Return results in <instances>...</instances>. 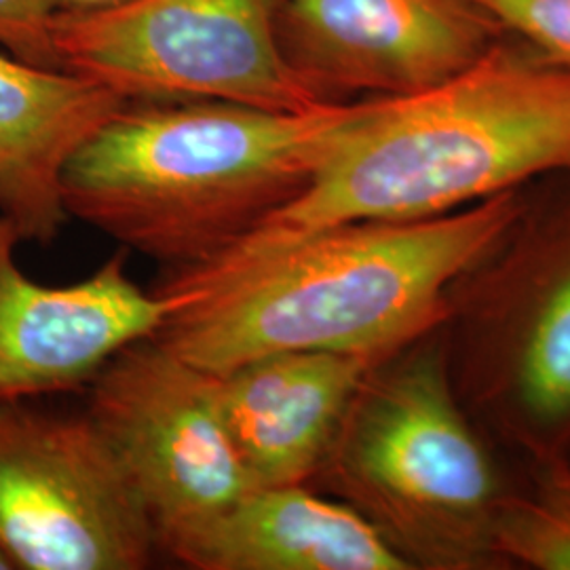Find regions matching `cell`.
<instances>
[{"instance_id": "17", "label": "cell", "mask_w": 570, "mask_h": 570, "mask_svg": "<svg viewBox=\"0 0 570 570\" xmlns=\"http://www.w3.org/2000/svg\"><path fill=\"white\" fill-rule=\"evenodd\" d=\"M129 0H60L61 11H70V13H87V11H106V9H115L121 7Z\"/></svg>"}, {"instance_id": "5", "label": "cell", "mask_w": 570, "mask_h": 570, "mask_svg": "<svg viewBox=\"0 0 570 570\" xmlns=\"http://www.w3.org/2000/svg\"><path fill=\"white\" fill-rule=\"evenodd\" d=\"M450 379L529 465L570 459V171L529 186L510 228L450 285Z\"/></svg>"}, {"instance_id": "10", "label": "cell", "mask_w": 570, "mask_h": 570, "mask_svg": "<svg viewBox=\"0 0 570 570\" xmlns=\"http://www.w3.org/2000/svg\"><path fill=\"white\" fill-rule=\"evenodd\" d=\"M21 237L0 209V407L89 387L122 346L155 336L174 296L144 292L115 254L70 285L30 279L16 249Z\"/></svg>"}, {"instance_id": "2", "label": "cell", "mask_w": 570, "mask_h": 570, "mask_svg": "<svg viewBox=\"0 0 570 570\" xmlns=\"http://www.w3.org/2000/svg\"><path fill=\"white\" fill-rule=\"evenodd\" d=\"M564 171L570 66L510 35L449 81L351 104L305 190L239 244L442 216Z\"/></svg>"}, {"instance_id": "16", "label": "cell", "mask_w": 570, "mask_h": 570, "mask_svg": "<svg viewBox=\"0 0 570 570\" xmlns=\"http://www.w3.org/2000/svg\"><path fill=\"white\" fill-rule=\"evenodd\" d=\"M60 0H0V47L18 60L60 68L53 49V23Z\"/></svg>"}, {"instance_id": "9", "label": "cell", "mask_w": 570, "mask_h": 570, "mask_svg": "<svg viewBox=\"0 0 570 570\" xmlns=\"http://www.w3.org/2000/svg\"><path fill=\"white\" fill-rule=\"evenodd\" d=\"M510 35L478 0H284L277 18L285 61L324 102L425 91Z\"/></svg>"}, {"instance_id": "3", "label": "cell", "mask_w": 570, "mask_h": 570, "mask_svg": "<svg viewBox=\"0 0 570 570\" xmlns=\"http://www.w3.org/2000/svg\"><path fill=\"white\" fill-rule=\"evenodd\" d=\"M348 110L125 102L70 159L63 207L153 261L207 265L305 190Z\"/></svg>"}, {"instance_id": "7", "label": "cell", "mask_w": 570, "mask_h": 570, "mask_svg": "<svg viewBox=\"0 0 570 570\" xmlns=\"http://www.w3.org/2000/svg\"><path fill=\"white\" fill-rule=\"evenodd\" d=\"M102 431L171 550L256 489L226 428L218 374L148 336L122 346L89 383Z\"/></svg>"}, {"instance_id": "6", "label": "cell", "mask_w": 570, "mask_h": 570, "mask_svg": "<svg viewBox=\"0 0 570 570\" xmlns=\"http://www.w3.org/2000/svg\"><path fill=\"white\" fill-rule=\"evenodd\" d=\"M284 0H129L106 11H61L58 66L122 100H218L306 110L320 100L285 61Z\"/></svg>"}, {"instance_id": "15", "label": "cell", "mask_w": 570, "mask_h": 570, "mask_svg": "<svg viewBox=\"0 0 570 570\" xmlns=\"http://www.w3.org/2000/svg\"><path fill=\"white\" fill-rule=\"evenodd\" d=\"M508 32L570 66V0H478Z\"/></svg>"}, {"instance_id": "18", "label": "cell", "mask_w": 570, "mask_h": 570, "mask_svg": "<svg viewBox=\"0 0 570 570\" xmlns=\"http://www.w3.org/2000/svg\"><path fill=\"white\" fill-rule=\"evenodd\" d=\"M13 569H18V564H16L13 556H11V551L7 550V548L2 546V541H0V570Z\"/></svg>"}, {"instance_id": "13", "label": "cell", "mask_w": 570, "mask_h": 570, "mask_svg": "<svg viewBox=\"0 0 570 570\" xmlns=\"http://www.w3.org/2000/svg\"><path fill=\"white\" fill-rule=\"evenodd\" d=\"M169 553L199 570H410L362 513L306 484L249 490Z\"/></svg>"}, {"instance_id": "1", "label": "cell", "mask_w": 570, "mask_h": 570, "mask_svg": "<svg viewBox=\"0 0 570 570\" xmlns=\"http://www.w3.org/2000/svg\"><path fill=\"white\" fill-rule=\"evenodd\" d=\"M529 186L419 220H357L273 244L233 245L161 287V345L212 374L285 351L376 364L446 317L454 279L527 204Z\"/></svg>"}, {"instance_id": "14", "label": "cell", "mask_w": 570, "mask_h": 570, "mask_svg": "<svg viewBox=\"0 0 570 570\" xmlns=\"http://www.w3.org/2000/svg\"><path fill=\"white\" fill-rule=\"evenodd\" d=\"M529 489H511L494 520L503 569L570 570V459L529 465Z\"/></svg>"}, {"instance_id": "4", "label": "cell", "mask_w": 570, "mask_h": 570, "mask_svg": "<svg viewBox=\"0 0 570 570\" xmlns=\"http://www.w3.org/2000/svg\"><path fill=\"white\" fill-rule=\"evenodd\" d=\"M315 480L410 569H503L492 532L510 482L454 391L442 326L367 367Z\"/></svg>"}, {"instance_id": "11", "label": "cell", "mask_w": 570, "mask_h": 570, "mask_svg": "<svg viewBox=\"0 0 570 570\" xmlns=\"http://www.w3.org/2000/svg\"><path fill=\"white\" fill-rule=\"evenodd\" d=\"M370 366L351 355L285 351L218 374L226 428L256 489L315 480Z\"/></svg>"}, {"instance_id": "8", "label": "cell", "mask_w": 570, "mask_h": 570, "mask_svg": "<svg viewBox=\"0 0 570 570\" xmlns=\"http://www.w3.org/2000/svg\"><path fill=\"white\" fill-rule=\"evenodd\" d=\"M0 541L26 570H140L161 548L94 421L30 402L0 407Z\"/></svg>"}, {"instance_id": "12", "label": "cell", "mask_w": 570, "mask_h": 570, "mask_svg": "<svg viewBox=\"0 0 570 570\" xmlns=\"http://www.w3.org/2000/svg\"><path fill=\"white\" fill-rule=\"evenodd\" d=\"M125 102L77 72L0 53V209L21 242L49 244L60 235L70 218L63 171Z\"/></svg>"}]
</instances>
